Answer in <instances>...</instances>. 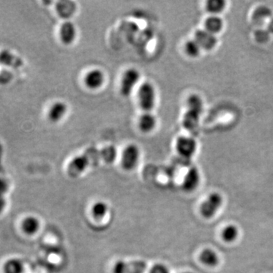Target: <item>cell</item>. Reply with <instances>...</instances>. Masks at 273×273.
<instances>
[{
    "label": "cell",
    "mask_w": 273,
    "mask_h": 273,
    "mask_svg": "<svg viewBox=\"0 0 273 273\" xmlns=\"http://www.w3.org/2000/svg\"><path fill=\"white\" fill-rule=\"evenodd\" d=\"M187 110L182 119L183 127L187 132H194L200 123L203 110V100L197 94H191L186 102Z\"/></svg>",
    "instance_id": "6da1fadb"
},
{
    "label": "cell",
    "mask_w": 273,
    "mask_h": 273,
    "mask_svg": "<svg viewBox=\"0 0 273 273\" xmlns=\"http://www.w3.org/2000/svg\"><path fill=\"white\" fill-rule=\"evenodd\" d=\"M139 106L146 113L154 108L156 104V91L151 83L144 82L140 85L137 92Z\"/></svg>",
    "instance_id": "7a4b0ae2"
},
{
    "label": "cell",
    "mask_w": 273,
    "mask_h": 273,
    "mask_svg": "<svg viewBox=\"0 0 273 273\" xmlns=\"http://www.w3.org/2000/svg\"><path fill=\"white\" fill-rule=\"evenodd\" d=\"M140 74L136 68H129L126 71L122 77L120 83V92L124 97H128L132 94L134 88L138 83Z\"/></svg>",
    "instance_id": "3957f363"
},
{
    "label": "cell",
    "mask_w": 273,
    "mask_h": 273,
    "mask_svg": "<svg viewBox=\"0 0 273 273\" xmlns=\"http://www.w3.org/2000/svg\"><path fill=\"white\" fill-rule=\"evenodd\" d=\"M175 148L182 159H189L195 154L197 148V142L191 136H179L177 139Z\"/></svg>",
    "instance_id": "277c9868"
},
{
    "label": "cell",
    "mask_w": 273,
    "mask_h": 273,
    "mask_svg": "<svg viewBox=\"0 0 273 273\" xmlns=\"http://www.w3.org/2000/svg\"><path fill=\"white\" fill-rule=\"evenodd\" d=\"M223 204V197L219 193H212L200 207V213L207 219L213 217Z\"/></svg>",
    "instance_id": "5b68a950"
},
{
    "label": "cell",
    "mask_w": 273,
    "mask_h": 273,
    "mask_svg": "<svg viewBox=\"0 0 273 273\" xmlns=\"http://www.w3.org/2000/svg\"><path fill=\"white\" fill-rule=\"evenodd\" d=\"M140 149L135 144H129L125 148L122 155V166L127 171L134 169L140 159Z\"/></svg>",
    "instance_id": "8992f818"
},
{
    "label": "cell",
    "mask_w": 273,
    "mask_h": 273,
    "mask_svg": "<svg viewBox=\"0 0 273 273\" xmlns=\"http://www.w3.org/2000/svg\"><path fill=\"white\" fill-rule=\"evenodd\" d=\"M147 264L143 261H135L131 262L120 261L113 267V273H145Z\"/></svg>",
    "instance_id": "52a82bcc"
},
{
    "label": "cell",
    "mask_w": 273,
    "mask_h": 273,
    "mask_svg": "<svg viewBox=\"0 0 273 273\" xmlns=\"http://www.w3.org/2000/svg\"><path fill=\"white\" fill-rule=\"evenodd\" d=\"M194 40L200 45L202 49L210 51L214 49L217 45V38L216 35L207 30H198L194 34Z\"/></svg>",
    "instance_id": "ba28073f"
},
{
    "label": "cell",
    "mask_w": 273,
    "mask_h": 273,
    "mask_svg": "<svg viewBox=\"0 0 273 273\" xmlns=\"http://www.w3.org/2000/svg\"><path fill=\"white\" fill-rule=\"evenodd\" d=\"M105 82V75L100 69H93L84 77V84L91 90L101 88Z\"/></svg>",
    "instance_id": "9c48e42d"
},
{
    "label": "cell",
    "mask_w": 273,
    "mask_h": 273,
    "mask_svg": "<svg viewBox=\"0 0 273 273\" xmlns=\"http://www.w3.org/2000/svg\"><path fill=\"white\" fill-rule=\"evenodd\" d=\"M200 176L198 169L196 167H191L187 171L182 182V187L184 191L191 192L198 187L200 184Z\"/></svg>",
    "instance_id": "30bf717a"
},
{
    "label": "cell",
    "mask_w": 273,
    "mask_h": 273,
    "mask_svg": "<svg viewBox=\"0 0 273 273\" xmlns=\"http://www.w3.org/2000/svg\"><path fill=\"white\" fill-rule=\"evenodd\" d=\"M77 30L75 24L71 21H65L59 29V37L62 43L70 45L76 39Z\"/></svg>",
    "instance_id": "8fae6325"
},
{
    "label": "cell",
    "mask_w": 273,
    "mask_h": 273,
    "mask_svg": "<svg viewBox=\"0 0 273 273\" xmlns=\"http://www.w3.org/2000/svg\"><path fill=\"white\" fill-rule=\"evenodd\" d=\"M273 18L271 8L266 5H261L254 10L252 14V21L254 24L263 26Z\"/></svg>",
    "instance_id": "7c38bea8"
},
{
    "label": "cell",
    "mask_w": 273,
    "mask_h": 273,
    "mask_svg": "<svg viewBox=\"0 0 273 273\" xmlns=\"http://www.w3.org/2000/svg\"><path fill=\"white\" fill-rule=\"evenodd\" d=\"M68 112V107L64 102L57 101L51 106L48 113L49 120L53 123H58L65 117Z\"/></svg>",
    "instance_id": "4fadbf2b"
},
{
    "label": "cell",
    "mask_w": 273,
    "mask_h": 273,
    "mask_svg": "<svg viewBox=\"0 0 273 273\" xmlns=\"http://www.w3.org/2000/svg\"><path fill=\"white\" fill-rule=\"evenodd\" d=\"M0 65L18 68L23 65V62L18 56H16L9 50H2L0 52Z\"/></svg>",
    "instance_id": "5bb4252c"
},
{
    "label": "cell",
    "mask_w": 273,
    "mask_h": 273,
    "mask_svg": "<svg viewBox=\"0 0 273 273\" xmlns=\"http://www.w3.org/2000/svg\"><path fill=\"white\" fill-rule=\"evenodd\" d=\"M156 126V119L153 115L145 113L138 119L139 129L143 133H149L154 130Z\"/></svg>",
    "instance_id": "9a60e30c"
},
{
    "label": "cell",
    "mask_w": 273,
    "mask_h": 273,
    "mask_svg": "<svg viewBox=\"0 0 273 273\" xmlns=\"http://www.w3.org/2000/svg\"><path fill=\"white\" fill-rule=\"evenodd\" d=\"M204 27L205 30L216 35L222 31L224 27V23L219 16L211 15L205 21Z\"/></svg>",
    "instance_id": "2e32d148"
},
{
    "label": "cell",
    "mask_w": 273,
    "mask_h": 273,
    "mask_svg": "<svg viewBox=\"0 0 273 273\" xmlns=\"http://www.w3.org/2000/svg\"><path fill=\"white\" fill-rule=\"evenodd\" d=\"M22 230L27 235H32L37 233L40 227V221L34 216H28L23 220L21 224Z\"/></svg>",
    "instance_id": "e0dca14e"
},
{
    "label": "cell",
    "mask_w": 273,
    "mask_h": 273,
    "mask_svg": "<svg viewBox=\"0 0 273 273\" xmlns=\"http://www.w3.org/2000/svg\"><path fill=\"white\" fill-rule=\"evenodd\" d=\"M200 261L202 264L207 267H216L219 264V257L212 249H205L200 254Z\"/></svg>",
    "instance_id": "ac0fdd59"
},
{
    "label": "cell",
    "mask_w": 273,
    "mask_h": 273,
    "mask_svg": "<svg viewBox=\"0 0 273 273\" xmlns=\"http://www.w3.org/2000/svg\"><path fill=\"white\" fill-rule=\"evenodd\" d=\"M3 269L5 273H23L24 267L21 261L13 258L5 263Z\"/></svg>",
    "instance_id": "d6986e66"
},
{
    "label": "cell",
    "mask_w": 273,
    "mask_h": 273,
    "mask_svg": "<svg viewBox=\"0 0 273 273\" xmlns=\"http://www.w3.org/2000/svg\"><path fill=\"white\" fill-rule=\"evenodd\" d=\"M226 5L223 0H209L206 3V9L212 15H217L226 8Z\"/></svg>",
    "instance_id": "ffe728a7"
},
{
    "label": "cell",
    "mask_w": 273,
    "mask_h": 273,
    "mask_svg": "<svg viewBox=\"0 0 273 273\" xmlns=\"http://www.w3.org/2000/svg\"><path fill=\"white\" fill-rule=\"evenodd\" d=\"M238 234H239V231H238V228L233 225H229L224 228L222 232V238L225 242L230 243V242H233L236 240L238 237Z\"/></svg>",
    "instance_id": "44dd1931"
},
{
    "label": "cell",
    "mask_w": 273,
    "mask_h": 273,
    "mask_svg": "<svg viewBox=\"0 0 273 273\" xmlns=\"http://www.w3.org/2000/svg\"><path fill=\"white\" fill-rule=\"evenodd\" d=\"M108 205L105 202L98 201L94 203L92 207V214L97 219H102L108 213Z\"/></svg>",
    "instance_id": "7402d4cb"
},
{
    "label": "cell",
    "mask_w": 273,
    "mask_h": 273,
    "mask_svg": "<svg viewBox=\"0 0 273 273\" xmlns=\"http://www.w3.org/2000/svg\"><path fill=\"white\" fill-rule=\"evenodd\" d=\"M200 45L197 43L195 40H188L184 46V50L186 54L191 58H196L200 55L201 51Z\"/></svg>",
    "instance_id": "603a6c76"
},
{
    "label": "cell",
    "mask_w": 273,
    "mask_h": 273,
    "mask_svg": "<svg viewBox=\"0 0 273 273\" xmlns=\"http://www.w3.org/2000/svg\"><path fill=\"white\" fill-rule=\"evenodd\" d=\"M270 32L267 30V29H258L256 30L254 33V37L255 40L260 43H265L270 40Z\"/></svg>",
    "instance_id": "cb8c5ba5"
},
{
    "label": "cell",
    "mask_w": 273,
    "mask_h": 273,
    "mask_svg": "<svg viewBox=\"0 0 273 273\" xmlns=\"http://www.w3.org/2000/svg\"><path fill=\"white\" fill-rule=\"evenodd\" d=\"M13 75L8 69H2L0 71V84L7 85L12 81Z\"/></svg>",
    "instance_id": "d4e9b609"
},
{
    "label": "cell",
    "mask_w": 273,
    "mask_h": 273,
    "mask_svg": "<svg viewBox=\"0 0 273 273\" xmlns=\"http://www.w3.org/2000/svg\"><path fill=\"white\" fill-rule=\"evenodd\" d=\"M149 273H170L169 270L165 267V265L162 264H155L150 270L149 271Z\"/></svg>",
    "instance_id": "484cf974"
},
{
    "label": "cell",
    "mask_w": 273,
    "mask_h": 273,
    "mask_svg": "<svg viewBox=\"0 0 273 273\" xmlns=\"http://www.w3.org/2000/svg\"><path fill=\"white\" fill-rule=\"evenodd\" d=\"M5 205H6V202H5V199L2 197V194H0V214L5 209Z\"/></svg>",
    "instance_id": "4316f807"
},
{
    "label": "cell",
    "mask_w": 273,
    "mask_h": 273,
    "mask_svg": "<svg viewBox=\"0 0 273 273\" xmlns=\"http://www.w3.org/2000/svg\"><path fill=\"white\" fill-rule=\"evenodd\" d=\"M267 30L270 32V34L273 35V18L267 23Z\"/></svg>",
    "instance_id": "83f0119b"
},
{
    "label": "cell",
    "mask_w": 273,
    "mask_h": 273,
    "mask_svg": "<svg viewBox=\"0 0 273 273\" xmlns=\"http://www.w3.org/2000/svg\"></svg>",
    "instance_id": "f1b7e54d"
}]
</instances>
